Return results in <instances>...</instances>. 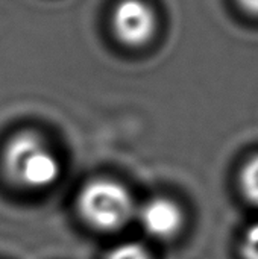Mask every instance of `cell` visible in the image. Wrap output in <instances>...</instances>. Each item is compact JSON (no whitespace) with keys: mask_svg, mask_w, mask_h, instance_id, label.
<instances>
[{"mask_svg":"<svg viewBox=\"0 0 258 259\" xmlns=\"http://www.w3.org/2000/svg\"><path fill=\"white\" fill-rule=\"evenodd\" d=\"M3 165L15 184L30 190L53 185L61 173V164L55 153L32 132L18 134L6 144Z\"/></svg>","mask_w":258,"mask_h":259,"instance_id":"cell-1","label":"cell"},{"mask_svg":"<svg viewBox=\"0 0 258 259\" xmlns=\"http://www.w3.org/2000/svg\"><path fill=\"white\" fill-rule=\"evenodd\" d=\"M78 208L82 219L94 229L117 231L132 215V199L126 188L108 179H96L87 184L78 196Z\"/></svg>","mask_w":258,"mask_h":259,"instance_id":"cell-2","label":"cell"},{"mask_svg":"<svg viewBox=\"0 0 258 259\" xmlns=\"http://www.w3.org/2000/svg\"><path fill=\"white\" fill-rule=\"evenodd\" d=\"M111 21L114 35L131 47L146 44L157 30L155 12L143 0H120Z\"/></svg>","mask_w":258,"mask_h":259,"instance_id":"cell-3","label":"cell"},{"mask_svg":"<svg viewBox=\"0 0 258 259\" xmlns=\"http://www.w3.org/2000/svg\"><path fill=\"white\" fill-rule=\"evenodd\" d=\"M138 217L143 229L155 238H170L182 225L181 209L167 199L149 200L140 209Z\"/></svg>","mask_w":258,"mask_h":259,"instance_id":"cell-4","label":"cell"},{"mask_svg":"<svg viewBox=\"0 0 258 259\" xmlns=\"http://www.w3.org/2000/svg\"><path fill=\"white\" fill-rule=\"evenodd\" d=\"M240 184L243 194L248 200L258 206V155L248 161L240 175Z\"/></svg>","mask_w":258,"mask_h":259,"instance_id":"cell-5","label":"cell"},{"mask_svg":"<svg viewBox=\"0 0 258 259\" xmlns=\"http://www.w3.org/2000/svg\"><path fill=\"white\" fill-rule=\"evenodd\" d=\"M106 259H149V256L141 246L134 243H126L114 247Z\"/></svg>","mask_w":258,"mask_h":259,"instance_id":"cell-6","label":"cell"},{"mask_svg":"<svg viewBox=\"0 0 258 259\" xmlns=\"http://www.w3.org/2000/svg\"><path fill=\"white\" fill-rule=\"evenodd\" d=\"M242 252L245 259H258V223L246 231Z\"/></svg>","mask_w":258,"mask_h":259,"instance_id":"cell-7","label":"cell"},{"mask_svg":"<svg viewBox=\"0 0 258 259\" xmlns=\"http://www.w3.org/2000/svg\"><path fill=\"white\" fill-rule=\"evenodd\" d=\"M239 3L245 11L258 15V0H239Z\"/></svg>","mask_w":258,"mask_h":259,"instance_id":"cell-8","label":"cell"}]
</instances>
